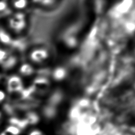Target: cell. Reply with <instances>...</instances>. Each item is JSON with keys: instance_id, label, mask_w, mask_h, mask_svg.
<instances>
[{"instance_id": "1", "label": "cell", "mask_w": 135, "mask_h": 135, "mask_svg": "<svg viewBox=\"0 0 135 135\" xmlns=\"http://www.w3.org/2000/svg\"><path fill=\"white\" fill-rule=\"evenodd\" d=\"M28 16L25 11H14L8 15L6 25L8 29L15 34H20L27 27Z\"/></svg>"}, {"instance_id": "2", "label": "cell", "mask_w": 135, "mask_h": 135, "mask_svg": "<svg viewBox=\"0 0 135 135\" xmlns=\"http://www.w3.org/2000/svg\"><path fill=\"white\" fill-rule=\"evenodd\" d=\"M49 52L46 48L38 47L34 48L31 51L29 59L34 64H41L45 62L49 59Z\"/></svg>"}, {"instance_id": "3", "label": "cell", "mask_w": 135, "mask_h": 135, "mask_svg": "<svg viewBox=\"0 0 135 135\" xmlns=\"http://www.w3.org/2000/svg\"><path fill=\"white\" fill-rule=\"evenodd\" d=\"M23 81L20 76L13 75L7 79L6 89L8 92L12 93L20 92L23 89Z\"/></svg>"}, {"instance_id": "4", "label": "cell", "mask_w": 135, "mask_h": 135, "mask_svg": "<svg viewBox=\"0 0 135 135\" xmlns=\"http://www.w3.org/2000/svg\"><path fill=\"white\" fill-rule=\"evenodd\" d=\"M18 63L17 56L9 52L7 55L1 61V66L5 71H8L13 69Z\"/></svg>"}, {"instance_id": "5", "label": "cell", "mask_w": 135, "mask_h": 135, "mask_svg": "<svg viewBox=\"0 0 135 135\" xmlns=\"http://www.w3.org/2000/svg\"><path fill=\"white\" fill-rule=\"evenodd\" d=\"M28 3V0H10V5L13 11H25Z\"/></svg>"}, {"instance_id": "6", "label": "cell", "mask_w": 135, "mask_h": 135, "mask_svg": "<svg viewBox=\"0 0 135 135\" xmlns=\"http://www.w3.org/2000/svg\"><path fill=\"white\" fill-rule=\"evenodd\" d=\"M19 72L22 76L28 77L34 74V69L31 64L26 63L21 65L19 69Z\"/></svg>"}]
</instances>
